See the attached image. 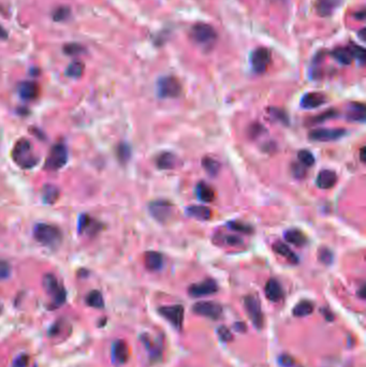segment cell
<instances>
[{
  "mask_svg": "<svg viewBox=\"0 0 366 367\" xmlns=\"http://www.w3.org/2000/svg\"><path fill=\"white\" fill-rule=\"evenodd\" d=\"M196 196L199 201L204 203L212 202L215 198V192L212 187H209L206 183H199L196 186Z\"/></svg>",
  "mask_w": 366,
  "mask_h": 367,
  "instance_id": "cell-23",
  "label": "cell"
},
{
  "mask_svg": "<svg viewBox=\"0 0 366 367\" xmlns=\"http://www.w3.org/2000/svg\"><path fill=\"white\" fill-rule=\"evenodd\" d=\"M234 328L238 332H241V333H244L247 328H246V326L244 325L243 322H239V323H235L234 325Z\"/></svg>",
  "mask_w": 366,
  "mask_h": 367,
  "instance_id": "cell-49",
  "label": "cell"
},
{
  "mask_svg": "<svg viewBox=\"0 0 366 367\" xmlns=\"http://www.w3.org/2000/svg\"><path fill=\"white\" fill-rule=\"evenodd\" d=\"M11 267L8 262L0 260V279H7L10 276Z\"/></svg>",
  "mask_w": 366,
  "mask_h": 367,
  "instance_id": "cell-42",
  "label": "cell"
},
{
  "mask_svg": "<svg viewBox=\"0 0 366 367\" xmlns=\"http://www.w3.org/2000/svg\"><path fill=\"white\" fill-rule=\"evenodd\" d=\"M341 3L342 0H318L316 3V11L322 18H326L334 13Z\"/></svg>",
  "mask_w": 366,
  "mask_h": 367,
  "instance_id": "cell-17",
  "label": "cell"
},
{
  "mask_svg": "<svg viewBox=\"0 0 366 367\" xmlns=\"http://www.w3.org/2000/svg\"><path fill=\"white\" fill-rule=\"evenodd\" d=\"M318 258L320 262L325 264V265H330V264L333 262V253L329 248H326V247L320 248Z\"/></svg>",
  "mask_w": 366,
  "mask_h": 367,
  "instance_id": "cell-38",
  "label": "cell"
},
{
  "mask_svg": "<svg viewBox=\"0 0 366 367\" xmlns=\"http://www.w3.org/2000/svg\"><path fill=\"white\" fill-rule=\"evenodd\" d=\"M228 228L235 232H239V233H244V234H250L254 232V229H252L251 225L246 224L244 223H241V221H230V223L228 224Z\"/></svg>",
  "mask_w": 366,
  "mask_h": 367,
  "instance_id": "cell-33",
  "label": "cell"
},
{
  "mask_svg": "<svg viewBox=\"0 0 366 367\" xmlns=\"http://www.w3.org/2000/svg\"><path fill=\"white\" fill-rule=\"evenodd\" d=\"M0 311H1V307H0Z\"/></svg>",
  "mask_w": 366,
  "mask_h": 367,
  "instance_id": "cell-55",
  "label": "cell"
},
{
  "mask_svg": "<svg viewBox=\"0 0 366 367\" xmlns=\"http://www.w3.org/2000/svg\"><path fill=\"white\" fill-rule=\"evenodd\" d=\"M149 213L153 216V218L158 223L164 224L171 217L173 212V204L166 201V200H156L149 204L148 206Z\"/></svg>",
  "mask_w": 366,
  "mask_h": 367,
  "instance_id": "cell-9",
  "label": "cell"
},
{
  "mask_svg": "<svg viewBox=\"0 0 366 367\" xmlns=\"http://www.w3.org/2000/svg\"><path fill=\"white\" fill-rule=\"evenodd\" d=\"M117 153H118V158H120L122 163H126L127 160H129V158H130V155H131V150H130V147H129L128 144H121L120 146H118V149H117Z\"/></svg>",
  "mask_w": 366,
  "mask_h": 367,
  "instance_id": "cell-40",
  "label": "cell"
},
{
  "mask_svg": "<svg viewBox=\"0 0 366 367\" xmlns=\"http://www.w3.org/2000/svg\"><path fill=\"white\" fill-rule=\"evenodd\" d=\"M347 118L352 122H365V106L363 103H351L348 106Z\"/></svg>",
  "mask_w": 366,
  "mask_h": 367,
  "instance_id": "cell-24",
  "label": "cell"
},
{
  "mask_svg": "<svg viewBox=\"0 0 366 367\" xmlns=\"http://www.w3.org/2000/svg\"><path fill=\"white\" fill-rule=\"evenodd\" d=\"M185 212L188 216H189V217L196 218L199 220H203V221L209 220L212 217L211 208L203 206V205H191V206H188L186 208Z\"/></svg>",
  "mask_w": 366,
  "mask_h": 367,
  "instance_id": "cell-21",
  "label": "cell"
},
{
  "mask_svg": "<svg viewBox=\"0 0 366 367\" xmlns=\"http://www.w3.org/2000/svg\"><path fill=\"white\" fill-rule=\"evenodd\" d=\"M86 303L90 307H94V308H102L104 306L103 296H102L101 292H99L98 290H93L88 293L87 298H86Z\"/></svg>",
  "mask_w": 366,
  "mask_h": 367,
  "instance_id": "cell-29",
  "label": "cell"
},
{
  "mask_svg": "<svg viewBox=\"0 0 366 367\" xmlns=\"http://www.w3.org/2000/svg\"><path fill=\"white\" fill-rule=\"evenodd\" d=\"M190 37L192 41L202 47H209L217 40V32L208 24H196L191 27Z\"/></svg>",
  "mask_w": 366,
  "mask_h": 367,
  "instance_id": "cell-3",
  "label": "cell"
},
{
  "mask_svg": "<svg viewBox=\"0 0 366 367\" xmlns=\"http://www.w3.org/2000/svg\"><path fill=\"white\" fill-rule=\"evenodd\" d=\"M270 114H271V116L273 118H275L276 121L281 122H284V123H286V125H288V122H289L288 115H287V113L285 112L284 110L277 109V107H271V109H270Z\"/></svg>",
  "mask_w": 366,
  "mask_h": 367,
  "instance_id": "cell-39",
  "label": "cell"
},
{
  "mask_svg": "<svg viewBox=\"0 0 366 367\" xmlns=\"http://www.w3.org/2000/svg\"><path fill=\"white\" fill-rule=\"evenodd\" d=\"M8 37H9V36H8V31L5 30L1 25H0V40H5V39H8Z\"/></svg>",
  "mask_w": 366,
  "mask_h": 367,
  "instance_id": "cell-50",
  "label": "cell"
},
{
  "mask_svg": "<svg viewBox=\"0 0 366 367\" xmlns=\"http://www.w3.org/2000/svg\"><path fill=\"white\" fill-rule=\"evenodd\" d=\"M156 164H157L160 170L174 169L177 164V158L176 156L172 153H161L157 157V159H156Z\"/></svg>",
  "mask_w": 366,
  "mask_h": 367,
  "instance_id": "cell-22",
  "label": "cell"
},
{
  "mask_svg": "<svg viewBox=\"0 0 366 367\" xmlns=\"http://www.w3.org/2000/svg\"><path fill=\"white\" fill-rule=\"evenodd\" d=\"M202 165L204 170H205L211 176H216L219 173L220 163L217 160L206 157L202 160Z\"/></svg>",
  "mask_w": 366,
  "mask_h": 367,
  "instance_id": "cell-32",
  "label": "cell"
},
{
  "mask_svg": "<svg viewBox=\"0 0 366 367\" xmlns=\"http://www.w3.org/2000/svg\"><path fill=\"white\" fill-rule=\"evenodd\" d=\"M364 32H365V30H364V29H362L361 31H360V32H359V36H360V37H361V39H362V41H365V37H364Z\"/></svg>",
  "mask_w": 366,
  "mask_h": 367,
  "instance_id": "cell-54",
  "label": "cell"
},
{
  "mask_svg": "<svg viewBox=\"0 0 366 367\" xmlns=\"http://www.w3.org/2000/svg\"><path fill=\"white\" fill-rule=\"evenodd\" d=\"M217 291V283L215 282L214 279H205L201 283L191 285L189 289H188V293H189L192 298H202V296L216 293Z\"/></svg>",
  "mask_w": 366,
  "mask_h": 367,
  "instance_id": "cell-13",
  "label": "cell"
},
{
  "mask_svg": "<svg viewBox=\"0 0 366 367\" xmlns=\"http://www.w3.org/2000/svg\"><path fill=\"white\" fill-rule=\"evenodd\" d=\"M325 103H326V96L322 93H318V91L306 93L300 101L301 107H303L305 110H313L324 105Z\"/></svg>",
  "mask_w": 366,
  "mask_h": 367,
  "instance_id": "cell-14",
  "label": "cell"
},
{
  "mask_svg": "<svg viewBox=\"0 0 366 367\" xmlns=\"http://www.w3.org/2000/svg\"><path fill=\"white\" fill-rule=\"evenodd\" d=\"M144 263L149 271H159L163 266V257L157 251H147L144 256Z\"/></svg>",
  "mask_w": 366,
  "mask_h": 367,
  "instance_id": "cell-20",
  "label": "cell"
},
{
  "mask_svg": "<svg viewBox=\"0 0 366 367\" xmlns=\"http://www.w3.org/2000/svg\"><path fill=\"white\" fill-rule=\"evenodd\" d=\"M159 312L164 319L172 323V326L181 330L184 323V307L182 305L163 306L160 307Z\"/></svg>",
  "mask_w": 366,
  "mask_h": 367,
  "instance_id": "cell-12",
  "label": "cell"
},
{
  "mask_svg": "<svg viewBox=\"0 0 366 367\" xmlns=\"http://www.w3.org/2000/svg\"><path fill=\"white\" fill-rule=\"evenodd\" d=\"M273 249L274 251H275L276 253H278V255H281L282 257L286 258L288 261H290L291 263H298L299 262V258L298 256L295 255V253L290 249V248L286 245L284 244V243H275V244L273 245Z\"/></svg>",
  "mask_w": 366,
  "mask_h": 367,
  "instance_id": "cell-26",
  "label": "cell"
},
{
  "mask_svg": "<svg viewBox=\"0 0 366 367\" xmlns=\"http://www.w3.org/2000/svg\"><path fill=\"white\" fill-rule=\"evenodd\" d=\"M224 241V244L230 245V246H238V245L243 244V240H242L240 236H236V235H225Z\"/></svg>",
  "mask_w": 366,
  "mask_h": 367,
  "instance_id": "cell-44",
  "label": "cell"
},
{
  "mask_svg": "<svg viewBox=\"0 0 366 367\" xmlns=\"http://www.w3.org/2000/svg\"><path fill=\"white\" fill-rule=\"evenodd\" d=\"M349 51L351 53V56L353 59H357L360 64L365 63V50L364 47L352 44L350 47H348Z\"/></svg>",
  "mask_w": 366,
  "mask_h": 367,
  "instance_id": "cell-35",
  "label": "cell"
},
{
  "mask_svg": "<svg viewBox=\"0 0 366 367\" xmlns=\"http://www.w3.org/2000/svg\"><path fill=\"white\" fill-rule=\"evenodd\" d=\"M192 310L193 312H196L197 315L203 316L212 320L219 319L220 316L223 314L222 305L211 301L198 302V303L192 306Z\"/></svg>",
  "mask_w": 366,
  "mask_h": 367,
  "instance_id": "cell-10",
  "label": "cell"
},
{
  "mask_svg": "<svg viewBox=\"0 0 366 367\" xmlns=\"http://www.w3.org/2000/svg\"><path fill=\"white\" fill-rule=\"evenodd\" d=\"M14 161L20 168L31 169L39 163V158L32 153V146L28 140L21 139L16 142L12 152Z\"/></svg>",
  "mask_w": 366,
  "mask_h": 367,
  "instance_id": "cell-1",
  "label": "cell"
},
{
  "mask_svg": "<svg viewBox=\"0 0 366 367\" xmlns=\"http://www.w3.org/2000/svg\"><path fill=\"white\" fill-rule=\"evenodd\" d=\"M89 223H90V219L87 215L81 216L79 220V231L81 232V233H82L85 229L88 228Z\"/></svg>",
  "mask_w": 366,
  "mask_h": 367,
  "instance_id": "cell-46",
  "label": "cell"
},
{
  "mask_svg": "<svg viewBox=\"0 0 366 367\" xmlns=\"http://www.w3.org/2000/svg\"><path fill=\"white\" fill-rule=\"evenodd\" d=\"M63 52L64 54L70 56H74V55H80L85 52V48L79 44V43H68L63 46Z\"/></svg>",
  "mask_w": 366,
  "mask_h": 367,
  "instance_id": "cell-37",
  "label": "cell"
},
{
  "mask_svg": "<svg viewBox=\"0 0 366 367\" xmlns=\"http://www.w3.org/2000/svg\"><path fill=\"white\" fill-rule=\"evenodd\" d=\"M265 295L271 302H279L284 296V291L278 280L271 278L265 285Z\"/></svg>",
  "mask_w": 366,
  "mask_h": 367,
  "instance_id": "cell-19",
  "label": "cell"
},
{
  "mask_svg": "<svg viewBox=\"0 0 366 367\" xmlns=\"http://www.w3.org/2000/svg\"><path fill=\"white\" fill-rule=\"evenodd\" d=\"M43 285L46 292L53 298L54 307H58L64 303L66 301V291L59 285L56 277L52 274H47L43 278Z\"/></svg>",
  "mask_w": 366,
  "mask_h": 367,
  "instance_id": "cell-6",
  "label": "cell"
},
{
  "mask_svg": "<svg viewBox=\"0 0 366 367\" xmlns=\"http://www.w3.org/2000/svg\"><path fill=\"white\" fill-rule=\"evenodd\" d=\"M364 292H365V287H364V285H362L361 289H360V296H361V298H362V299H364V298H365V294H364Z\"/></svg>",
  "mask_w": 366,
  "mask_h": 367,
  "instance_id": "cell-53",
  "label": "cell"
},
{
  "mask_svg": "<svg viewBox=\"0 0 366 367\" xmlns=\"http://www.w3.org/2000/svg\"><path fill=\"white\" fill-rule=\"evenodd\" d=\"M279 363H281V365L284 367H292L294 364V361L291 357H290V355L283 354L282 357L279 358Z\"/></svg>",
  "mask_w": 366,
  "mask_h": 367,
  "instance_id": "cell-47",
  "label": "cell"
},
{
  "mask_svg": "<svg viewBox=\"0 0 366 367\" xmlns=\"http://www.w3.org/2000/svg\"><path fill=\"white\" fill-rule=\"evenodd\" d=\"M314 311V304L309 301H301L294 306L293 315L295 317H306Z\"/></svg>",
  "mask_w": 366,
  "mask_h": 367,
  "instance_id": "cell-28",
  "label": "cell"
},
{
  "mask_svg": "<svg viewBox=\"0 0 366 367\" xmlns=\"http://www.w3.org/2000/svg\"><path fill=\"white\" fill-rule=\"evenodd\" d=\"M71 10L68 7H59L53 12V20L55 21H63L70 18Z\"/></svg>",
  "mask_w": 366,
  "mask_h": 367,
  "instance_id": "cell-36",
  "label": "cell"
},
{
  "mask_svg": "<svg viewBox=\"0 0 366 367\" xmlns=\"http://www.w3.org/2000/svg\"><path fill=\"white\" fill-rule=\"evenodd\" d=\"M285 240H286L289 244H292L295 246H303L306 243V236L302 231L298 229H289L284 234Z\"/></svg>",
  "mask_w": 366,
  "mask_h": 367,
  "instance_id": "cell-25",
  "label": "cell"
},
{
  "mask_svg": "<svg viewBox=\"0 0 366 367\" xmlns=\"http://www.w3.org/2000/svg\"><path fill=\"white\" fill-rule=\"evenodd\" d=\"M244 306L247 314H248L249 319L254 323V326L258 328H261L263 326V314L261 310L260 301L258 300L257 296L248 295L244 299Z\"/></svg>",
  "mask_w": 366,
  "mask_h": 367,
  "instance_id": "cell-11",
  "label": "cell"
},
{
  "mask_svg": "<svg viewBox=\"0 0 366 367\" xmlns=\"http://www.w3.org/2000/svg\"><path fill=\"white\" fill-rule=\"evenodd\" d=\"M293 173L295 176L298 177H303L304 174H305V170H304V166H301V165H294L293 166Z\"/></svg>",
  "mask_w": 366,
  "mask_h": 367,
  "instance_id": "cell-48",
  "label": "cell"
},
{
  "mask_svg": "<svg viewBox=\"0 0 366 367\" xmlns=\"http://www.w3.org/2000/svg\"><path fill=\"white\" fill-rule=\"evenodd\" d=\"M251 69L258 74L266 71L268 64L271 63V52L265 47H258L250 54Z\"/></svg>",
  "mask_w": 366,
  "mask_h": 367,
  "instance_id": "cell-8",
  "label": "cell"
},
{
  "mask_svg": "<svg viewBox=\"0 0 366 367\" xmlns=\"http://www.w3.org/2000/svg\"><path fill=\"white\" fill-rule=\"evenodd\" d=\"M298 158L300 160V163H302L304 166H307V168L313 166L315 164V161H316L315 156L307 149L300 150V152L298 153Z\"/></svg>",
  "mask_w": 366,
  "mask_h": 367,
  "instance_id": "cell-34",
  "label": "cell"
},
{
  "mask_svg": "<svg viewBox=\"0 0 366 367\" xmlns=\"http://www.w3.org/2000/svg\"><path fill=\"white\" fill-rule=\"evenodd\" d=\"M365 152H366V149L364 147H362L361 150H360V158H361L362 163H364V161H365Z\"/></svg>",
  "mask_w": 366,
  "mask_h": 367,
  "instance_id": "cell-51",
  "label": "cell"
},
{
  "mask_svg": "<svg viewBox=\"0 0 366 367\" xmlns=\"http://www.w3.org/2000/svg\"><path fill=\"white\" fill-rule=\"evenodd\" d=\"M19 95L24 100H34L39 95V86L35 82L24 81L19 84Z\"/></svg>",
  "mask_w": 366,
  "mask_h": 367,
  "instance_id": "cell-16",
  "label": "cell"
},
{
  "mask_svg": "<svg viewBox=\"0 0 366 367\" xmlns=\"http://www.w3.org/2000/svg\"><path fill=\"white\" fill-rule=\"evenodd\" d=\"M68 163V150L63 144H56L52 147L46 158L45 166L48 170L56 171L63 168Z\"/></svg>",
  "mask_w": 366,
  "mask_h": 367,
  "instance_id": "cell-5",
  "label": "cell"
},
{
  "mask_svg": "<svg viewBox=\"0 0 366 367\" xmlns=\"http://www.w3.org/2000/svg\"><path fill=\"white\" fill-rule=\"evenodd\" d=\"M332 56L338 63L344 64V66H348V64H350L353 59L348 47L336 48V50L332 52Z\"/></svg>",
  "mask_w": 366,
  "mask_h": 367,
  "instance_id": "cell-27",
  "label": "cell"
},
{
  "mask_svg": "<svg viewBox=\"0 0 366 367\" xmlns=\"http://www.w3.org/2000/svg\"><path fill=\"white\" fill-rule=\"evenodd\" d=\"M28 362H29L28 355L20 354L19 357L14 360L13 367H27V365H28Z\"/></svg>",
  "mask_w": 366,
  "mask_h": 367,
  "instance_id": "cell-45",
  "label": "cell"
},
{
  "mask_svg": "<svg viewBox=\"0 0 366 367\" xmlns=\"http://www.w3.org/2000/svg\"><path fill=\"white\" fill-rule=\"evenodd\" d=\"M59 189L54 185H46L43 188V200L46 203H54L59 198Z\"/></svg>",
  "mask_w": 366,
  "mask_h": 367,
  "instance_id": "cell-31",
  "label": "cell"
},
{
  "mask_svg": "<svg viewBox=\"0 0 366 367\" xmlns=\"http://www.w3.org/2000/svg\"><path fill=\"white\" fill-rule=\"evenodd\" d=\"M337 182V175L334 171L331 170H322L319 172L318 176L316 179V185L320 189H331L335 186Z\"/></svg>",
  "mask_w": 366,
  "mask_h": 367,
  "instance_id": "cell-15",
  "label": "cell"
},
{
  "mask_svg": "<svg viewBox=\"0 0 366 367\" xmlns=\"http://www.w3.org/2000/svg\"><path fill=\"white\" fill-rule=\"evenodd\" d=\"M217 335H218L220 341H223L224 343H228L230 341H232V338H233L232 334H231V332L229 331V328L224 326H219L217 328Z\"/></svg>",
  "mask_w": 366,
  "mask_h": 367,
  "instance_id": "cell-41",
  "label": "cell"
},
{
  "mask_svg": "<svg viewBox=\"0 0 366 367\" xmlns=\"http://www.w3.org/2000/svg\"><path fill=\"white\" fill-rule=\"evenodd\" d=\"M364 16H365V12L364 11H361V13H357L356 14V18L358 20H364Z\"/></svg>",
  "mask_w": 366,
  "mask_h": 367,
  "instance_id": "cell-52",
  "label": "cell"
},
{
  "mask_svg": "<svg viewBox=\"0 0 366 367\" xmlns=\"http://www.w3.org/2000/svg\"><path fill=\"white\" fill-rule=\"evenodd\" d=\"M336 115H337V112L335 110H329V111H326L325 113H322V114H320L319 116H317L316 118H314V122H325L326 120H330V118L335 117Z\"/></svg>",
  "mask_w": 366,
  "mask_h": 367,
  "instance_id": "cell-43",
  "label": "cell"
},
{
  "mask_svg": "<svg viewBox=\"0 0 366 367\" xmlns=\"http://www.w3.org/2000/svg\"><path fill=\"white\" fill-rule=\"evenodd\" d=\"M157 96L161 99H174L182 94V85L180 81L171 75L161 77L156 84Z\"/></svg>",
  "mask_w": 366,
  "mask_h": 367,
  "instance_id": "cell-4",
  "label": "cell"
},
{
  "mask_svg": "<svg viewBox=\"0 0 366 367\" xmlns=\"http://www.w3.org/2000/svg\"><path fill=\"white\" fill-rule=\"evenodd\" d=\"M85 69V64L82 61H75L71 62L68 66L66 70V75L69 78H73V79H78L80 77H82V74L84 72Z\"/></svg>",
  "mask_w": 366,
  "mask_h": 367,
  "instance_id": "cell-30",
  "label": "cell"
},
{
  "mask_svg": "<svg viewBox=\"0 0 366 367\" xmlns=\"http://www.w3.org/2000/svg\"><path fill=\"white\" fill-rule=\"evenodd\" d=\"M347 134V130L341 128H320L310 131L308 138L315 142L337 141Z\"/></svg>",
  "mask_w": 366,
  "mask_h": 367,
  "instance_id": "cell-7",
  "label": "cell"
},
{
  "mask_svg": "<svg viewBox=\"0 0 366 367\" xmlns=\"http://www.w3.org/2000/svg\"><path fill=\"white\" fill-rule=\"evenodd\" d=\"M34 237L42 245L56 247L61 242V232L55 225L38 224L34 229Z\"/></svg>",
  "mask_w": 366,
  "mask_h": 367,
  "instance_id": "cell-2",
  "label": "cell"
},
{
  "mask_svg": "<svg viewBox=\"0 0 366 367\" xmlns=\"http://www.w3.org/2000/svg\"><path fill=\"white\" fill-rule=\"evenodd\" d=\"M113 361L117 364H123L129 358V349L127 344L122 341H117L113 344L112 347Z\"/></svg>",
  "mask_w": 366,
  "mask_h": 367,
  "instance_id": "cell-18",
  "label": "cell"
}]
</instances>
